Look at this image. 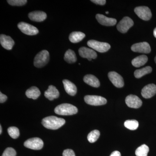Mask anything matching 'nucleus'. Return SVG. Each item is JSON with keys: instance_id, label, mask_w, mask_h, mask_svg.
Listing matches in <instances>:
<instances>
[{"instance_id": "obj_1", "label": "nucleus", "mask_w": 156, "mask_h": 156, "mask_svg": "<svg viewBox=\"0 0 156 156\" xmlns=\"http://www.w3.org/2000/svg\"><path fill=\"white\" fill-rule=\"evenodd\" d=\"M65 120L54 116L46 117L42 121L43 126L48 129L57 130L65 124Z\"/></svg>"}, {"instance_id": "obj_2", "label": "nucleus", "mask_w": 156, "mask_h": 156, "mask_svg": "<svg viewBox=\"0 0 156 156\" xmlns=\"http://www.w3.org/2000/svg\"><path fill=\"white\" fill-rule=\"evenodd\" d=\"M54 112L56 114L61 115H71L77 113L78 109L72 105L64 103L56 106Z\"/></svg>"}, {"instance_id": "obj_3", "label": "nucleus", "mask_w": 156, "mask_h": 156, "mask_svg": "<svg viewBox=\"0 0 156 156\" xmlns=\"http://www.w3.org/2000/svg\"><path fill=\"white\" fill-rule=\"evenodd\" d=\"M50 60V54L47 50H43L35 56L34 59V65L37 68L44 66Z\"/></svg>"}, {"instance_id": "obj_4", "label": "nucleus", "mask_w": 156, "mask_h": 156, "mask_svg": "<svg viewBox=\"0 0 156 156\" xmlns=\"http://www.w3.org/2000/svg\"><path fill=\"white\" fill-rule=\"evenodd\" d=\"M87 45L90 48L100 53H105L111 48L108 43L98 41L95 40H90L87 42Z\"/></svg>"}, {"instance_id": "obj_5", "label": "nucleus", "mask_w": 156, "mask_h": 156, "mask_svg": "<svg viewBox=\"0 0 156 156\" xmlns=\"http://www.w3.org/2000/svg\"><path fill=\"white\" fill-rule=\"evenodd\" d=\"M85 102L88 104L94 106H98L106 104V98L98 95H87L84 97Z\"/></svg>"}, {"instance_id": "obj_6", "label": "nucleus", "mask_w": 156, "mask_h": 156, "mask_svg": "<svg viewBox=\"0 0 156 156\" xmlns=\"http://www.w3.org/2000/svg\"><path fill=\"white\" fill-rule=\"evenodd\" d=\"M25 147L34 150L41 149L44 146V142L39 137H34L27 140L24 143Z\"/></svg>"}, {"instance_id": "obj_7", "label": "nucleus", "mask_w": 156, "mask_h": 156, "mask_svg": "<svg viewBox=\"0 0 156 156\" xmlns=\"http://www.w3.org/2000/svg\"><path fill=\"white\" fill-rule=\"evenodd\" d=\"M17 26L23 33L28 35H35L39 33L37 27L27 23H19Z\"/></svg>"}, {"instance_id": "obj_8", "label": "nucleus", "mask_w": 156, "mask_h": 156, "mask_svg": "<svg viewBox=\"0 0 156 156\" xmlns=\"http://www.w3.org/2000/svg\"><path fill=\"white\" fill-rule=\"evenodd\" d=\"M133 20L128 17H124L117 26V29L122 33H126L134 25Z\"/></svg>"}, {"instance_id": "obj_9", "label": "nucleus", "mask_w": 156, "mask_h": 156, "mask_svg": "<svg viewBox=\"0 0 156 156\" xmlns=\"http://www.w3.org/2000/svg\"><path fill=\"white\" fill-rule=\"evenodd\" d=\"M134 12L140 19L144 20H148L152 17L150 9L146 6H140L134 9Z\"/></svg>"}, {"instance_id": "obj_10", "label": "nucleus", "mask_w": 156, "mask_h": 156, "mask_svg": "<svg viewBox=\"0 0 156 156\" xmlns=\"http://www.w3.org/2000/svg\"><path fill=\"white\" fill-rule=\"evenodd\" d=\"M126 105L131 108H138L142 105V101L139 97L135 95H130L126 98Z\"/></svg>"}, {"instance_id": "obj_11", "label": "nucleus", "mask_w": 156, "mask_h": 156, "mask_svg": "<svg viewBox=\"0 0 156 156\" xmlns=\"http://www.w3.org/2000/svg\"><path fill=\"white\" fill-rule=\"evenodd\" d=\"M108 76L110 80L117 88L124 87V82L122 77L115 72H110L108 73Z\"/></svg>"}, {"instance_id": "obj_12", "label": "nucleus", "mask_w": 156, "mask_h": 156, "mask_svg": "<svg viewBox=\"0 0 156 156\" xmlns=\"http://www.w3.org/2000/svg\"><path fill=\"white\" fill-rule=\"evenodd\" d=\"M131 49L134 52L143 53H149L151 51L149 44L146 42L134 44L132 45Z\"/></svg>"}, {"instance_id": "obj_13", "label": "nucleus", "mask_w": 156, "mask_h": 156, "mask_svg": "<svg viewBox=\"0 0 156 156\" xmlns=\"http://www.w3.org/2000/svg\"><path fill=\"white\" fill-rule=\"evenodd\" d=\"M79 54L83 58H87L89 61L97 57V53L94 50L86 47H82L79 50Z\"/></svg>"}, {"instance_id": "obj_14", "label": "nucleus", "mask_w": 156, "mask_h": 156, "mask_svg": "<svg viewBox=\"0 0 156 156\" xmlns=\"http://www.w3.org/2000/svg\"><path fill=\"white\" fill-rule=\"evenodd\" d=\"M156 94V86L151 84L144 87L141 91V95L145 98H150L153 97Z\"/></svg>"}, {"instance_id": "obj_15", "label": "nucleus", "mask_w": 156, "mask_h": 156, "mask_svg": "<svg viewBox=\"0 0 156 156\" xmlns=\"http://www.w3.org/2000/svg\"><path fill=\"white\" fill-rule=\"evenodd\" d=\"M96 18L98 22L102 25L112 26L116 24V20L115 18H109L102 14H97L96 15Z\"/></svg>"}, {"instance_id": "obj_16", "label": "nucleus", "mask_w": 156, "mask_h": 156, "mask_svg": "<svg viewBox=\"0 0 156 156\" xmlns=\"http://www.w3.org/2000/svg\"><path fill=\"white\" fill-rule=\"evenodd\" d=\"M0 43L2 47L7 50H11L14 45V42L11 37L5 34H1Z\"/></svg>"}, {"instance_id": "obj_17", "label": "nucleus", "mask_w": 156, "mask_h": 156, "mask_svg": "<svg viewBox=\"0 0 156 156\" xmlns=\"http://www.w3.org/2000/svg\"><path fill=\"white\" fill-rule=\"evenodd\" d=\"M28 17L30 20L36 22H42L47 18V14L42 11H34L28 14Z\"/></svg>"}, {"instance_id": "obj_18", "label": "nucleus", "mask_w": 156, "mask_h": 156, "mask_svg": "<svg viewBox=\"0 0 156 156\" xmlns=\"http://www.w3.org/2000/svg\"><path fill=\"white\" fill-rule=\"evenodd\" d=\"M44 95L45 97L49 100L52 101L58 98L59 97V93L56 87L50 85L48 87V90L45 91Z\"/></svg>"}, {"instance_id": "obj_19", "label": "nucleus", "mask_w": 156, "mask_h": 156, "mask_svg": "<svg viewBox=\"0 0 156 156\" xmlns=\"http://www.w3.org/2000/svg\"><path fill=\"white\" fill-rule=\"evenodd\" d=\"M62 82L66 92L71 96L75 95L77 92V88L75 85L67 80H63Z\"/></svg>"}, {"instance_id": "obj_20", "label": "nucleus", "mask_w": 156, "mask_h": 156, "mask_svg": "<svg viewBox=\"0 0 156 156\" xmlns=\"http://www.w3.org/2000/svg\"><path fill=\"white\" fill-rule=\"evenodd\" d=\"M84 82L89 86L95 88H98L100 86L99 80L95 76L89 74L85 76L83 78Z\"/></svg>"}, {"instance_id": "obj_21", "label": "nucleus", "mask_w": 156, "mask_h": 156, "mask_svg": "<svg viewBox=\"0 0 156 156\" xmlns=\"http://www.w3.org/2000/svg\"><path fill=\"white\" fill-rule=\"evenodd\" d=\"M147 61V56L142 55L134 58L131 61V63L134 67H139L144 65Z\"/></svg>"}, {"instance_id": "obj_22", "label": "nucleus", "mask_w": 156, "mask_h": 156, "mask_svg": "<svg viewBox=\"0 0 156 156\" xmlns=\"http://www.w3.org/2000/svg\"><path fill=\"white\" fill-rule=\"evenodd\" d=\"M86 35L81 32H73L70 34L69 40L70 41L73 43H77L83 40Z\"/></svg>"}, {"instance_id": "obj_23", "label": "nucleus", "mask_w": 156, "mask_h": 156, "mask_svg": "<svg viewBox=\"0 0 156 156\" xmlns=\"http://www.w3.org/2000/svg\"><path fill=\"white\" fill-rule=\"evenodd\" d=\"M25 94L28 98L36 99L41 95V92L37 87H33L27 89Z\"/></svg>"}, {"instance_id": "obj_24", "label": "nucleus", "mask_w": 156, "mask_h": 156, "mask_svg": "<svg viewBox=\"0 0 156 156\" xmlns=\"http://www.w3.org/2000/svg\"><path fill=\"white\" fill-rule=\"evenodd\" d=\"M65 60L69 63H73L77 60V57L74 51L72 50H68L65 54Z\"/></svg>"}, {"instance_id": "obj_25", "label": "nucleus", "mask_w": 156, "mask_h": 156, "mask_svg": "<svg viewBox=\"0 0 156 156\" xmlns=\"http://www.w3.org/2000/svg\"><path fill=\"white\" fill-rule=\"evenodd\" d=\"M152 71V69L151 66H146L141 69L135 70L134 73V75L136 78L139 79L147 74L150 73Z\"/></svg>"}, {"instance_id": "obj_26", "label": "nucleus", "mask_w": 156, "mask_h": 156, "mask_svg": "<svg viewBox=\"0 0 156 156\" xmlns=\"http://www.w3.org/2000/svg\"><path fill=\"white\" fill-rule=\"evenodd\" d=\"M149 151L148 147L146 144H143L136 149L135 154L136 156H147Z\"/></svg>"}, {"instance_id": "obj_27", "label": "nucleus", "mask_w": 156, "mask_h": 156, "mask_svg": "<svg viewBox=\"0 0 156 156\" xmlns=\"http://www.w3.org/2000/svg\"><path fill=\"white\" fill-rule=\"evenodd\" d=\"M124 126L129 130H135L138 128L139 123L136 120H128L125 122Z\"/></svg>"}, {"instance_id": "obj_28", "label": "nucleus", "mask_w": 156, "mask_h": 156, "mask_svg": "<svg viewBox=\"0 0 156 156\" xmlns=\"http://www.w3.org/2000/svg\"><path fill=\"white\" fill-rule=\"evenodd\" d=\"M100 134V132L98 130H93L88 134L87 139L89 142L92 143L95 142L99 138Z\"/></svg>"}, {"instance_id": "obj_29", "label": "nucleus", "mask_w": 156, "mask_h": 156, "mask_svg": "<svg viewBox=\"0 0 156 156\" xmlns=\"http://www.w3.org/2000/svg\"><path fill=\"white\" fill-rule=\"evenodd\" d=\"M8 133L10 136L14 139H16L19 137L20 132L19 129L17 127H9L8 129Z\"/></svg>"}, {"instance_id": "obj_30", "label": "nucleus", "mask_w": 156, "mask_h": 156, "mask_svg": "<svg viewBox=\"0 0 156 156\" xmlns=\"http://www.w3.org/2000/svg\"><path fill=\"white\" fill-rule=\"evenodd\" d=\"M27 1V0H8L9 5L12 6H22L25 5Z\"/></svg>"}, {"instance_id": "obj_31", "label": "nucleus", "mask_w": 156, "mask_h": 156, "mask_svg": "<svg viewBox=\"0 0 156 156\" xmlns=\"http://www.w3.org/2000/svg\"><path fill=\"white\" fill-rule=\"evenodd\" d=\"M16 152L12 147H8L5 150L2 156H16Z\"/></svg>"}, {"instance_id": "obj_32", "label": "nucleus", "mask_w": 156, "mask_h": 156, "mask_svg": "<svg viewBox=\"0 0 156 156\" xmlns=\"http://www.w3.org/2000/svg\"><path fill=\"white\" fill-rule=\"evenodd\" d=\"M62 156H76V155L73 151L68 149L63 151Z\"/></svg>"}, {"instance_id": "obj_33", "label": "nucleus", "mask_w": 156, "mask_h": 156, "mask_svg": "<svg viewBox=\"0 0 156 156\" xmlns=\"http://www.w3.org/2000/svg\"><path fill=\"white\" fill-rule=\"evenodd\" d=\"M91 1L93 3H95L97 5H104L106 3L105 0H92Z\"/></svg>"}, {"instance_id": "obj_34", "label": "nucleus", "mask_w": 156, "mask_h": 156, "mask_svg": "<svg viewBox=\"0 0 156 156\" xmlns=\"http://www.w3.org/2000/svg\"><path fill=\"white\" fill-rule=\"evenodd\" d=\"M7 99V96L4 95L2 92H0V102L4 103Z\"/></svg>"}, {"instance_id": "obj_35", "label": "nucleus", "mask_w": 156, "mask_h": 156, "mask_svg": "<svg viewBox=\"0 0 156 156\" xmlns=\"http://www.w3.org/2000/svg\"><path fill=\"white\" fill-rule=\"evenodd\" d=\"M110 156H121V153L119 151H115L113 152Z\"/></svg>"}, {"instance_id": "obj_36", "label": "nucleus", "mask_w": 156, "mask_h": 156, "mask_svg": "<svg viewBox=\"0 0 156 156\" xmlns=\"http://www.w3.org/2000/svg\"><path fill=\"white\" fill-rule=\"evenodd\" d=\"M154 35L155 37L156 38V28L154 29Z\"/></svg>"}, {"instance_id": "obj_37", "label": "nucleus", "mask_w": 156, "mask_h": 156, "mask_svg": "<svg viewBox=\"0 0 156 156\" xmlns=\"http://www.w3.org/2000/svg\"><path fill=\"white\" fill-rule=\"evenodd\" d=\"M2 126H0V134H2Z\"/></svg>"}, {"instance_id": "obj_38", "label": "nucleus", "mask_w": 156, "mask_h": 156, "mask_svg": "<svg viewBox=\"0 0 156 156\" xmlns=\"http://www.w3.org/2000/svg\"><path fill=\"white\" fill-rule=\"evenodd\" d=\"M154 61L155 62V63H156V56H155V57Z\"/></svg>"}, {"instance_id": "obj_39", "label": "nucleus", "mask_w": 156, "mask_h": 156, "mask_svg": "<svg viewBox=\"0 0 156 156\" xmlns=\"http://www.w3.org/2000/svg\"><path fill=\"white\" fill-rule=\"evenodd\" d=\"M105 13H106V14H108V11H107V12H105Z\"/></svg>"}]
</instances>
